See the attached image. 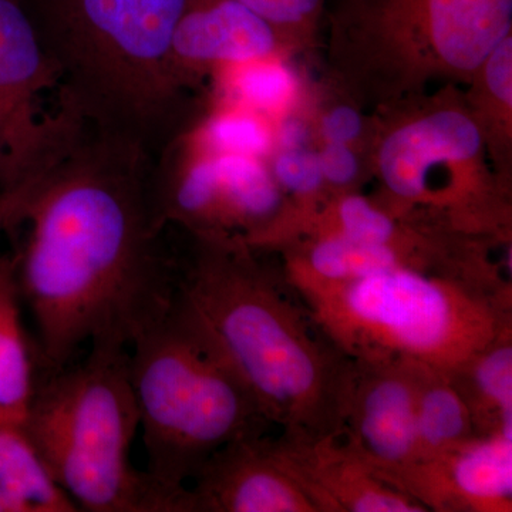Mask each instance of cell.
I'll return each mask as SVG.
<instances>
[{
	"label": "cell",
	"mask_w": 512,
	"mask_h": 512,
	"mask_svg": "<svg viewBox=\"0 0 512 512\" xmlns=\"http://www.w3.org/2000/svg\"><path fill=\"white\" fill-rule=\"evenodd\" d=\"M157 161L62 99L3 156V231L26 228L12 259L43 372L69 365L84 345L130 348L173 305Z\"/></svg>",
	"instance_id": "obj_1"
},
{
	"label": "cell",
	"mask_w": 512,
	"mask_h": 512,
	"mask_svg": "<svg viewBox=\"0 0 512 512\" xmlns=\"http://www.w3.org/2000/svg\"><path fill=\"white\" fill-rule=\"evenodd\" d=\"M188 234L175 258V305L210 336L272 427L299 439L339 436L353 359L244 238Z\"/></svg>",
	"instance_id": "obj_2"
},
{
	"label": "cell",
	"mask_w": 512,
	"mask_h": 512,
	"mask_svg": "<svg viewBox=\"0 0 512 512\" xmlns=\"http://www.w3.org/2000/svg\"><path fill=\"white\" fill-rule=\"evenodd\" d=\"M59 99L158 158L187 133L173 37L192 0H22Z\"/></svg>",
	"instance_id": "obj_3"
},
{
	"label": "cell",
	"mask_w": 512,
	"mask_h": 512,
	"mask_svg": "<svg viewBox=\"0 0 512 512\" xmlns=\"http://www.w3.org/2000/svg\"><path fill=\"white\" fill-rule=\"evenodd\" d=\"M293 291L355 360H406L451 373L512 329L511 281L402 268Z\"/></svg>",
	"instance_id": "obj_4"
},
{
	"label": "cell",
	"mask_w": 512,
	"mask_h": 512,
	"mask_svg": "<svg viewBox=\"0 0 512 512\" xmlns=\"http://www.w3.org/2000/svg\"><path fill=\"white\" fill-rule=\"evenodd\" d=\"M130 348L146 473L191 512L188 484L202 466L234 441L264 436L272 424L221 350L174 298Z\"/></svg>",
	"instance_id": "obj_5"
},
{
	"label": "cell",
	"mask_w": 512,
	"mask_h": 512,
	"mask_svg": "<svg viewBox=\"0 0 512 512\" xmlns=\"http://www.w3.org/2000/svg\"><path fill=\"white\" fill-rule=\"evenodd\" d=\"M23 429L80 511L188 512L131 464L140 421L127 346L93 345L82 362L45 373Z\"/></svg>",
	"instance_id": "obj_6"
},
{
	"label": "cell",
	"mask_w": 512,
	"mask_h": 512,
	"mask_svg": "<svg viewBox=\"0 0 512 512\" xmlns=\"http://www.w3.org/2000/svg\"><path fill=\"white\" fill-rule=\"evenodd\" d=\"M343 29L424 47L451 72H476L511 36L512 0H343Z\"/></svg>",
	"instance_id": "obj_7"
},
{
	"label": "cell",
	"mask_w": 512,
	"mask_h": 512,
	"mask_svg": "<svg viewBox=\"0 0 512 512\" xmlns=\"http://www.w3.org/2000/svg\"><path fill=\"white\" fill-rule=\"evenodd\" d=\"M424 367L406 360L353 359L339 434L346 450L402 493L420 464L416 420Z\"/></svg>",
	"instance_id": "obj_8"
},
{
	"label": "cell",
	"mask_w": 512,
	"mask_h": 512,
	"mask_svg": "<svg viewBox=\"0 0 512 512\" xmlns=\"http://www.w3.org/2000/svg\"><path fill=\"white\" fill-rule=\"evenodd\" d=\"M188 491L191 512H319L276 456L268 434L221 448Z\"/></svg>",
	"instance_id": "obj_9"
},
{
	"label": "cell",
	"mask_w": 512,
	"mask_h": 512,
	"mask_svg": "<svg viewBox=\"0 0 512 512\" xmlns=\"http://www.w3.org/2000/svg\"><path fill=\"white\" fill-rule=\"evenodd\" d=\"M276 456L319 512H426L419 501L376 476L339 436L271 437Z\"/></svg>",
	"instance_id": "obj_10"
},
{
	"label": "cell",
	"mask_w": 512,
	"mask_h": 512,
	"mask_svg": "<svg viewBox=\"0 0 512 512\" xmlns=\"http://www.w3.org/2000/svg\"><path fill=\"white\" fill-rule=\"evenodd\" d=\"M404 493L427 511L511 512L512 436H477L443 456L421 461Z\"/></svg>",
	"instance_id": "obj_11"
},
{
	"label": "cell",
	"mask_w": 512,
	"mask_h": 512,
	"mask_svg": "<svg viewBox=\"0 0 512 512\" xmlns=\"http://www.w3.org/2000/svg\"><path fill=\"white\" fill-rule=\"evenodd\" d=\"M278 32L237 0H192L174 32L175 70L190 86L201 67L268 59Z\"/></svg>",
	"instance_id": "obj_12"
},
{
	"label": "cell",
	"mask_w": 512,
	"mask_h": 512,
	"mask_svg": "<svg viewBox=\"0 0 512 512\" xmlns=\"http://www.w3.org/2000/svg\"><path fill=\"white\" fill-rule=\"evenodd\" d=\"M481 144L480 128L467 114L436 111L397 128L383 141L380 175L394 197L407 202L426 200L433 168L473 160Z\"/></svg>",
	"instance_id": "obj_13"
},
{
	"label": "cell",
	"mask_w": 512,
	"mask_h": 512,
	"mask_svg": "<svg viewBox=\"0 0 512 512\" xmlns=\"http://www.w3.org/2000/svg\"><path fill=\"white\" fill-rule=\"evenodd\" d=\"M447 274L430 256L393 245L366 244L336 234H316L286 259L284 279L292 289L343 284L394 269Z\"/></svg>",
	"instance_id": "obj_14"
},
{
	"label": "cell",
	"mask_w": 512,
	"mask_h": 512,
	"mask_svg": "<svg viewBox=\"0 0 512 512\" xmlns=\"http://www.w3.org/2000/svg\"><path fill=\"white\" fill-rule=\"evenodd\" d=\"M57 87L28 10L22 0H0V106L18 128L15 144L28 140L37 124L35 101Z\"/></svg>",
	"instance_id": "obj_15"
},
{
	"label": "cell",
	"mask_w": 512,
	"mask_h": 512,
	"mask_svg": "<svg viewBox=\"0 0 512 512\" xmlns=\"http://www.w3.org/2000/svg\"><path fill=\"white\" fill-rule=\"evenodd\" d=\"M448 375L470 410L477 436H512V329Z\"/></svg>",
	"instance_id": "obj_16"
},
{
	"label": "cell",
	"mask_w": 512,
	"mask_h": 512,
	"mask_svg": "<svg viewBox=\"0 0 512 512\" xmlns=\"http://www.w3.org/2000/svg\"><path fill=\"white\" fill-rule=\"evenodd\" d=\"M23 426L0 424V512H77Z\"/></svg>",
	"instance_id": "obj_17"
},
{
	"label": "cell",
	"mask_w": 512,
	"mask_h": 512,
	"mask_svg": "<svg viewBox=\"0 0 512 512\" xmlns=\"http://www.w3.org/2000/svg\"><path fill=\"white\" fill-rule=\"evenodd\" d=\"M421 461L443 456L477 437L473 417L447 372L424 367L417 397Z\"/></svg>",
	"instance_id": "obj_18"
},
{
	"label": "cell",
	"mask_w": 512,
	"mask_h": 512,
	"mask_svg": "<svg viewBox=\"0 0 512 512\" xmlns=\"http://www.w3.org/2000/svg\"><path fill=\"white\" fill-rule=\"evenodd\" d=\"M318 234H336L352 241L393 245L427 255L426 249L404 234L392 215L356 194H346L329 208L319 222Z\"/></svg>",
	"instance_id": "obj_19"
},
{
	"label": "cell",
	"mask_w": 512,
	"mask_h": 512,
	"mask_svg": "<svg viewBox=\"0 0 512 512\" xmlns=\"http://www.w3.org/2000/svg\"><path fill=\"white\" fill-rule=\"evenodd\" d=\"M202 144L217 153L262 157L271 151V131L261 120L242 113H227L214 117L202 128Z\"/></svg>",
	"instance_id": "obj_20"
},
{
	"label": "cell",
	"mask_w": 512,
	"mask_h": 512,
	"mask_svg": "<svg viewBox=\"0 0 512 512\" xmlns=\"http://www.w3.org/2000/svg\"><path fill=\"white\" fill-rule=\"evenodd\" d=\"M237 66L239 73L235 77V87L239 96L256 109H282L295 94V77L282 64L262 59Z\"/></svg>",
	"instance_id": "obj_21"
},
{
	"label": "cell",
	"mask_w": 512,
	"mask_h": 512,
	"mask_svg": "<svg viewBox=\"0 0 512 512\" xmlns=\"http://www.w3.org/2000/svg\"><path fill=\"white\" fill-rule=\"evenodd\" d=\"M274 178L282 191L299 198L315 197L325 184L318 154L308 148L282 150L276 157Z\"/></svg>",
	"instance_id": "obj_22"
},
{
	"label": "cell",
	"mask_w": 512,
	"mask_h": 512,
	"mask_svg": "<svg viewBox=\"0 0 512 512\" xmlns=\"http://www.w3.org/2000/svg\"><path fill=\"white\" fill-rule=\"evenodd\" d=\"M276 30L306 29L322 10L323 0H237Z\"/></svg>",
	"instance_id": "obj_23"
},
{
	"label": "cell",
	"mask_w": 512,
	"mask_h": 512,
	"mask_svg": "<svg viewBox=\"0 0 512 512\" xmlns=\"http://www.w3.org/2000/svg\"><path fill=\"white\" fill-rule=\"evenodd\" d=\"M325 183L348 187L359 174V160L348 144L328 143L318 154Z\"/></svg>",
	"instance_id": "obj_24"
},
{
	"label": "cell",
	"mask_w": 512,
	"mask_h": 512,
	"mask_svg": "<svg viewBox=\"0 0 512 512\" xmlns=\"http://www.w3.org/2000/svg\"><path fill=\"white\" fill-rule=\"evenodd\" d=\"M511 64H512V39L508 36L504 39L483 64L485 69V83L490 92L511 107Z\"/></svg>",
	"instance_id": "obj_25"
},
{
	"label": "cell",
	"mask_w": 512,
	"mask_h": 512,
	"mask_svg": "<svg viewBox=\"0 0 512 512\" xmlns=\"http://www.w3.org/2000/svg\"><path fill=\"white\" fill-rule=\"evenodd\" d=\"M362 127V117L349 106H339L330 110L322 123L323 136L328 143H352L362 133Z\"/></svg>",
	"instance_id": "obj_26"
},
{
	"label": "cell",
	"mask_w": 512,
	"mask_h": 512,
	"mask_svg": "<svg viewBox=\"0 0 512 512\" xmlns=\"http://www.w3.org/2000/svg\"><path fill=\"white\" fill-rule=\"evenodd\" d=\"M278 143L282 150L306 148L309 143V130L301 120L288 119L278 130Z\"/></svg>",
	"instance_id": "obj_27"
},
{
	"label": "cell",
	"mask_w": 512,
	"mask_h": 512,
	"mask_svg": "<svg viewBox=\"0 0 512 512\" xmlns=\"http://www.w3.org/2000/svg\"><path fill=\"white\" fill-rule=\"evenodd\" d=\"M16 137H18V128L12 114L5 107L0 106V163L6 148L15 143Z\"/></svg>",
	"instance_id": "obj_28"
},
{
	"label": "cell",
	"mask_w": 512,
	"mask_h": 512,
	"mask_svg": "<svg viewBox=\"0 0 512 512\" xmlns=\"http://www.w3.org/2000/svg\"><path fill=\"white\" fill-rule=\"evenodd\" d=\"M3 232V214H2V167H0V234Z\"/></svg>",
	"instance_id": "obj_29"
}]
</instances>
